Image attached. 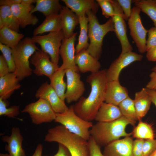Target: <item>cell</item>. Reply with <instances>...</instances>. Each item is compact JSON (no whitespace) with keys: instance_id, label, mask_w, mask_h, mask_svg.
Returning a JSON list of instances; mask_svg holds the SVG:
<instances>
[{"instance_id":"obj_24","label":"cell","mask_w":156,"mask_h":156,"mask_svg":"<svg viewBox=\"0 0 156 156\" xmlns=\"http://www.w3.org/2000/svg\"><path fill=\"white\" fill-rule=\"evenodd\" d=\"M122 116L117 106L103 102L99 109L94 118L97 122H107L117 119Z\"/></svg>"},{"instance_id":"obj_47","label":"cell","mask_w":156,"mask_h":156,"mask_svg":"<svg viewBox=\"0 0 156 156\" xmlns=\"http://www.w3.org/2000/svg\"><path fill=\"white\" fill-rule=\"evenodd\" d=\"M21 0H0V5H6L11 7L15 4H20Z\"/></svg>"},{"instance_id":"obj_27","label":"cell","mask_w":156,"mask_h":156,"mask_svg":"<svg viewBox=\"0 0 156 156\" xmlns=\"http://www.w3.org/2000/svg\"><path fill=\"white\" fill-rule=\"evenodd\" d=\"M62 29L61 19L60 14L46 17L42 23L34 31V36L47 32H53Z\"/></svg>"},{"instance_id":"obj_2","label":"cell","mask_w":156,"mask_h":156,"mask_svg":"<svg viewBox=\"0 0 156 156\" xmlns=\"http://www.w3.org/2000/svg\"><path fill=\"white\" fill-rule=\"evenodd\" d=\"M136 122L123 116L111 121L97 122L90 129V136L98 145L105 146L121 137L132 135V132H127L125 128L129 125L134 126Z\"/></svg>"},{"instance_id":"obj_30","label":"cell","mask_w":156,"mask_h":156,"mask_svg":"<svg viewBox=\"0 0 156 156\" xmlns=\"http://www.w3.org/2000/svg\"><path fill=\"white\" fill-rule=\"evenodd\" d=\"M66 70L59 68L49 78L50 84L59 96L63 101L65 99V94L66 84L64 80Z\"/></svg>"},{"instance_id":"obj_28","label":"cell","mask_w":156,"mask_h":156,"mask_svg":"<svg viewBox=\"0 0 156 156\" xmlns=\"http://www.w3.org/2000/svg\"><path fill=\"white\" fill-rule=\"evenodd\" d=\"M3 27L19 32L18 22L14 15L11 7L6 5L0 6V29Z\"/></svg>"},{"instance_id":"obj_10","label":"cell","mask_w":156,"mask_h":156,"mask_svg":"<svg viewBox=\"0 0 156 156\" xmlns=\"http://www.w3.org/2000/svg\"><path fill=\"white\" fill-rule=\"evenodd\" d=\"M115 12L112 17L114 25V32L120 43L122 54L132 51L133 48L127 35V29L125 20L128 19L125 15L117 0H111Z\"/></svg>"},{"instance_id":"obj_34","label":"cell","mask_w":156,"mask_h":156,"mask_svg":"<svg viewBox=\"0 0 156 156\" xmlns=\"http://www.w3.org/2000/svg\"><path fill=\"white\" fill-rule=\"evenodd\" d=\"M132 132L133 137L136 139H154V134L151 126L141 120Z\"/></svg>"},{"instance_id":"obj_50","label":"cell","mask_w":156,"mask_h":156,"mask_svg":"<svg viewBox=\"0 0 156 156\" xmlns=\"http://www.w3.org/2000/svg\"><path fill=\"white\" fill-rule=\"evenodd\" d=\"M36 0H21V4L27 5H32L34 3H36Z\"/></svg>"},{"instance_id":"obj_11","label":"cell","mask_w":156,"mask_h":156,"mask_svg":"<svg viewBox=\"0 0 156 156\" xmlns=\"http://www.w3.org/2000/svg\"><path fill=\"white\" fill-rule=\"evenodd\" d=\"M65 74L67 83L65 97L67 102L70 103L78 101L82 97L85 88L78 72L68 69L66 70Z\"/></svg>"},{"instance_id":"obj_52","label":"cell","mask_w":156,"mask_h":156,"mask_svg":"<svg viewBox=\"0 0 156 156\" xmlns=\"http://www.w3.org/2000/svg\"><path fill=\"white\" fill-rule=\"evenodd\" d=\"M155 62L156 64V61ZM152 71H156V65L152 68Z\"/></svg>"},{"instance_id":"obj_25","label":"cell","mask_w":156,"mask_h":156,"mask_svg":"<svg viewBox=\"0 0 156 156\" xmlns=\"http://www.w3.org/2000/svg\"><path fill=\"white\" fill-rule=\"evenodd\" d=\"M134 103L138 121L141 120L149 110L152 101L145 88L135 93Z\"/></svg>"},{"instance_id":"obj_43","label":"cell","mask_w":156,"mask_h":156,"mask_svg":"<svg viewBox=\"0 0 156 156\" xmlns=\"http://www.w3.org/2000/svg\"><path fill=\"white\" fill-rule=\"evenodd\" d=\"M8 64L2 54L0 55V77L10 73Z\"/></svg>"},{"instance_id":"obj_48","label":"cell","mask_w":156,"mask_h":156,"mask_svg":"<svg viewBox=\"0 0 156 156\" xmlns=\"http://www.w3.org/2000/svg\"><path fill=\"white\" fill-rule=\"evenodd\" d=\"M146 92L149 95L152 102L156 107V90H151L145 88Z\"/></svg>"},{"instance_id":"obj_38","label":"cell","mask_w":156,"mask_h":156,"mask_svg":"<svg viewBox=\"0 0 156 156\" xmlns=\"http://www.w3.org/2000/svg\"><path fill=\"white\" fill-rule=\"evenodd\" d=\"M156 150V139L144 140L143 144V156H149Z\"/></svg>"},{"instance_id":"obj_19","label":"cell","mask_w":156,"mask_h":156,"mask_svg":"<svg viewBox=\"0 0 156 156\" xmlns=\"http://www.w3.org/2000/svg\"><path fill=\"white\" fill-rule=\"evenodd\" d=\"M34 7L32 5L21 3L11 6L12 13L18 22L20 27L24 28L28 25H34L38 23V19L31 13Z\"/></svg>"},{"instance_id":"obj_9","label":"cell","mask_w":156,"mask_h":156,"mask_svg":"<svg viewBox=\"0 0 156 156\" xmlns=\"http://www.w3.org/2000/svg\"><path fill=\"white\" fill-rule=\"evenodd\" d=\"M140 10L134 6L131 9L130 16L128 20L130 35L135 44L139 52L143 53L146 51V35L148 30L143 26L140 13Z\"/></svg>"},{"instance_id":"obj_8","label":"cell","mask_w":156,"mask_h":156,"mask_svg":"<svg viewBox=\"0 0 156 156\" xmlns=\"http://www.w3.org/2000/svg\"><path fill=\"white\" fill-rule=\"evenodd\" d=\"M21 112L28 113L32 122L37 125L51 122L55 120L56 117V113L50 104L42 99L29 104Z\"/></svg>"},{"instance_id":"obj_39","label":"cell","mask_w":156,"mask_h":156,"mask_svg":"<svg viewBox=\"0 0 156 156\" xmlns=\"http://www.w3.org/2000/svg\"><path fill=\"white\" fill-rule=\"evenodd\" d=\"M148 37L146 42V51L156 46V27H152L148 30Z\"/></svg>"},{"instance_id":"obj_18","label":"cell","mask_w":156,"mask_h":156,"mask_svg":"<svg viewBox=\"0 0 156 156\" xmlns=\"http://www.w3.org/2000/svg\"><path fill=\"white\" fill-rule=\"evenodd\" d=\"M23 139L20 129L17 127L12 128L10 136L2 137V141L8 144L5 148L9 152L8 156H26L22 147Z\"/></svg>"},{"instance_id":"obj_23","label":"cell","mask_w":156,"mask_h":156,"mask_svg":"<svg viewBox=\"0 0 156 156\" xmlns=\"http://www.w3.org/2000/svg\"><path fill=\"white\" fill-rule=\"evenodd\" d=\"M71 10L78 16L86 15V13L91 10L96 13L99 5L93 0H62Z\"/></svg>"},{"instance_id":"obj_42","label":"cell","mask_w":156,"mask_h":156,"mask_svg":"<svg viewBox=\"0 0 156 156\" xmlns=\"http://www.w3.org/2000/svg\"><path fill=\"white\" fill-rule=\"evenodd\" d=\"M119 5L122 9L123 13L128 18L131 14V0H117Z\"/></svg>"},{"instance_id":"obj_46","label":"cell","mask_w":156,"mask_h":156,"mask_svg":"<svg viewBox=\"0 0 156 156\" xmlns=\"http://www.w3.org/2000/svg\"><path fill=\"white\" fill-rule=\"evenodd\" d=\"M146 57L149 61H156V46L147 51Z\"/></svg>"},{"instance_id":"obj_14","label":"cell","mask_w":156,"mask_h":156,"mask_svg":"<svg viewBox=\"0 0 156 156\" xmlns=\"http://www.w3.org/2000/svg\"><path fill=\"white\" fill-rule=\"evenodd\" d=\"M35 96L36 98L46 100L56 114L63 113L69 108L64 101L59 96L50 84L47 81L43 83L39 87Z\"/></svg>"},{"instance_id":"obj_35","label":"cell","mask_w":156,"mask_h":156,"mask_svg":"<svg viewBox=\"0 0 156 156\" xmlns=\"http://www.w3.org/2000/svg\"><path fill=\"white\" fill-rule=\"evenodd\" d=\"M5 101L0 98V116H6L8 117L15 118L19 113V106L13 105L7 108L8 105Z\"/></svg>"},{"instance_id":"obj_12","label":"cell","mask_w":156,"mask_h":156,"mask_svg":"<svg viewBox=\"0 0 156 156\" xmlns=\"http://www.w3.org/2000/svg\"><path fill=\"white\" fill-rule=\"evenodd\" d=\"M49 55L41 50L36 51L32 56L30 62L35 67L33 71L36 76L44 75L49 78L59 68L58 65L50 60Z\"/></svg>"},{"instance_id":"obj_51","label":"cell","mask_w":156,"mask_h":156,"mask_svg":"<svg viewBox=\"0 0 156 156\" xmlns=\"http://www.w3.org/2000/svg\"><path fill=\"white\" fill-rule=\"evenodd\" d=\"M149 156H156V150Z\"/></svg>"},{"instance_id":"obj_6","label":"cell","mask_w":156,"mask_h":156,"mask_svg":"<svg viewBox=\"0 0 156 156\" xmlns=\"http://www.w3.org/2000/svg\"><path fill=\"white\" fill-rule=\"evenodd\" d=\"M55 122L60 123L71 132L88 140L92 122L85 120L75 113L74 106L71 105L64 112L56 114Z\"/></svg>"},{"instance_id":"obj_20","label":"cell","mask_w":156,"mask_h":156,"mask_svg":"<svg viewBox=\"0 0 156 156\" xmlns=\"http://www.w3.org/2000/svg\"><path fill=\"white\" fill-rule=\"evenodd\" d=\"M75 63L79 71L82 73L90 72L96 73L99 70L101 64L96 59L88 52L83 49L75 55Z\"/></svg>"},{"instance_id":"obj_32","label":"cell","mask_w":156,"mask_h":156,"mask_svg":"<svg viewBox=\"0 0 156 156\" xmlns=\"http://www.w3.org/2000/svg\"><path fill=\"white\" fill-rule=\"evenodd\" d=\"M135 6L148 16L156 27V3L155 0H136L133 1Z\"/></svg>"},{"instance_id":"obj_4","label":"cell","mask_w":156,"mask_h":156,"mask_svg":"<svg viewBox=\"0 0 156 156\" xmlns=\"http://www.w3.org/2000/svg\"><path fill=\"white\" fill-rule=\"evenodd\" d=\"M86 14L88 18V36L90 43L87 50L89 53L99 60L102 53L103 41L109 32H114L113 22L111 17L105 23H99L96 13L89 10Z\"/></svg>"},{"instance_id":"obj_49","label":"cell","mask_w":156,"mask_h":156,"mask_svg":"<svg viewBox=\"0 0 156 156\" xmlns=\"http://www.w3.org/2000/svg\"><path fill=\"white\" fill-rule=\"evenodd\" d=\"M43 146L41 144H38L35 151L31 156H42V153L43 150Z\"/></svg>"},{"instance_id":"obj_36","label":"cell","mask_w":156,"mask_h":156,"mask_svg":"<svg viewBox=\"0 0 156 156\" xmlns=\"http://www.w3.org/2000/svg\"><path fill=\"white\" fill-rule=\"evenodd\" d=\"M0 50L8 64L10 73H14L16 66L12 56V49L7 45L0 43Z\"/></svg>"},{"instance_id":"obj_53","label":"cell","mask_w":156,"mask_h":156,"mask_svg":"<svg viewBox=\"0 0 156 156\" xmlns=\"http://www.w3.org/2000/svg\"><path fill=\"white\" fill-rule=\"evenodd\" d=\"M155 0V3H156V0Z\"/></svg>"},{"instance_id":"obj_41","label":"cell","mask_w":156,"mask_h":156,"mask_svg":"<svg viewBox=\"0 0 156 156\" xmlns=\"http://www.w3.org/2000/svg\"><path fill=\"white\" fill-rule=\"evenodd\" d=\"M144 140L136 139L133 141L132 152L133 156H143V144Z\"/></svg>"},{"instance_id":"obj_29","label":"cell","mask_w":156,"mask_h":156,"mask_svg":"<svg viewBox=\"0 0 156 156\" xmlns=\"http://www.w3.org/2000/svg\"><path fill=\"white\" fill-rule=\"evenodd\" d=\"M24 37L23 34L3 27L0 29V43L7 45L11 49L15 47Z\"/></svg>"},{"instance_id":"obj_22","label":"cell","mask_w":156,"mask_h":156,"mask_svg":"<svg viewBox=\"0 0 156 156\" xmlns=\"http://www.w3.org/2000/svg\"><path fill=\"white\" fill-rule=\"evenodd\" d=\"M19 81L14 73L0 77V98L5 101L10 98L15 90L21 88Z\"/></svg>"},{"instance_id":"obj_13","label":"cell","mask_w":156,"mask_h":156,"mask_svg":"<svg viewBox=\"0 0 156 156\" xmlns=\"http://www.w3.org/2000/svg\"><path fill=\"white\" fill-rule=\"evenodd\" d=\"M143 57L142 55L132 51L120 54L106 70L108 81L119 79L120 73L124 68L133 62L141 61Z\"/></svg>"},{"instance_id":"obj_40","label":"cell","mask_w":156,"mask_h":156,"mask_svg":"<svg viewBox=\"0 0 156 156\" xmlns=\"http://www.w3.org/2000/svg\"><path fill=\"white\" fill-rule=\"evenodd\" d=\"M88 141L90 156H103L101 151L100 146L96 143L91 136Z\"/></svg>"},{"instance_id":"obj_1","label":"cell","mask_w":156,"mask_h":156,"mask_svg":"<svg viewBox=\"0 0 156 156\" xmlns=\"http://www.w3.org/2000/svg\"><path fill=\"white\" fill-rule=\"evenodd\" d=\"M106 70L91 73L86 81L90 85V92L87 98L82 96L74 106L75 112L83 119L88 121L94 120L95 116L105 101L107 83Z\"/></svg>"},{"instance_id":"obj_31","label":"cell","mask_w":156,"mask_h":156,"mask_svg":"<svg viewBox=\"0 0 156 156\" xmlns=\"http://www.w3.org/2000/svg\"><path fill=\"white\" fill-rule=\"evenodd\" d=\"M78 17L80 29L78 43L75 49L76 54L83 49H87L89 45L88 42V18L86 14Z\"/></svg>"},{"instance_id":"obj_45","label":"cell","mask_w":156,"mask_h":156,"mask_svg":"<svg viewBox=\"0 0 156 156\" xmlns=\"http://www.w3.org/2000/svg\"><path fill=\"white\" fill-rule=\"evenodd\" d=\"M58 151L56 154L53 156H71L69 151L65 146L60 143H58Z\"/></svg>"},{"instance_id":"obj_33","label":"cell","mask_w":156,"mask_h":156,"mask_svg":"<svg viewBox=\"0 0 156 156\" xmlns=\"http://www.w3.org/2000/svg\"><path fill=\"white\" fill-rule=\"evenodd\" d=\"M118 106L122 116L126 118L135 122L138 120L133 100L129 96L122 101Z\"/></svg>"},{"instance_id":"obj_44","label":"cell","mask_w":156,"mask_h":156,"mask_svg":"<svg viewBox=\"0 0 156 156\" xmlns=\"http://www.w3.org/2000/svg\"><path fill=\"white\" fill-rule=\"evenodd\" d=\"M150 79L146 88L156 90V71H152L149 75Z\"/></svg>"},{"instance_id":"obj_17","label":"cell","mask_w":156,"mask_h":156,"mask_svg":"<svg viewBox=\"0 0 156 156\" xmlns=\"http://www.w3.org/2000/svg\"><path fill=\"white\" fill-rule=\"evenodd\" d=\"M127 89L120 84L119 79L108 81L105 97V103L118 106L129 96Z\"/></svg>"},{"instance_id":"obj_7","label":"cell","mask_w":156,"mask_h":156,"mask_svg":"<svg viewBox=\"0 0 156 156\" xmlns=\"http://www.w3.org/2000/svg\"><path fill=\"white\" fill-rule=\"evenodd\" d=\"M64 38L62 30L43 36H33L31 37L35 43L40 45L41 50L49 55L51 61L57 65L59 59L60 49Z\"/></svg>"},{"instance_id":"obj_16","label":"cell","mask_w":156,"mask_h":156,"mask_svg":"<svg viewBox=\"0 0 156 156\" xmlns=\"http://www.w3.org/2000/svg\"><path fill=\"white\" fill-rule=\"evenodd\" d=\"M133 140L130 136L113 141L104 146L103 156H133Z\"/></svg>"},{"instance_id":"obj_37","label":"cell","mask_w":156,"mask_h":156,"mask_svg":"<svg viewBox=\"0 0 156 156\" xmlns=\"http://www.w3.org/2000/svg\"><path fill=\"white\" fill-rule=\"evenodd\" d=\"M96 1L101 8L102 15L105 18L112 17L115 15L111 0H96Z\"/></svg>"},{"instance_id":"obj_3","label":"cell","mask_w":156,"mask_h":156,"mask_svg":"<svg viewBox=\"0 0 156 156\" xmlns=\"http://www.w3.org/2000/svg\"><path fill=\"white\" fill-rule=\"evenodd\" d=\"M44 140L63 144L71 156H90L88 140L71 132L62 125L50 129Z\"/></svg>"},{"instance_id":"obj_21","label":"cell","mask_w":156,"mask_h":156,"mask_svg":"<svg viewBox=\"0 0 156 156\" xmlns=\"http://www.w3.org/2000/svg\"><path fill=\"white\" fill-rule=\"evenodd\" d=\"M60 15L62 31L65 38L70 37L74 33L76 26L79 24L78 16L66 6H63Z\"/></svg>"},{"instance_id":"obj_5","label":"cell","mask_w":156,"mask_h":156,"mask_svg":"<svg viewBox=\"0 0 156 156\" xmlns=\"http://www.w3.org/2000/svg\"><path fill=\"white\" fill-rule=\"evenodd\" d=\"M31 38L26 37L12 49L15 65L14 73L20 81L30 76L33 71L30 66L29 59L35 52L39 50Z\"/></svg>"},{"instance_id":"obj_26","label":"cell","mask_w":156,"mask_h":156,"mask_svg":"<svg viewBox=\"0 0 156 156\" xmlns=\"http://www.w3.org/2000/svg\"><path fill=\"white\" fill-rule=\"evenodd\" d=\"M62 7L58 0H36V6L31 13L40 12L46 17L59 14Z\"/></svg>"},{"instance_id":"obj_15","label":"cell","mask_w":156,"mask_h":156,"mask_svg":"<svg viewBox=\"0 0 156 156\" xmlns=\"http://www.w3.org/2000/svg\"><path fill=\"white\" fill-rule=\"evenodd\" d=\"M77 33H74L70 38H64L62 41L59 50V55L62 60V64L60 67L61 69H71L78 72V68L75 63L74 43Z\"/></svg>"}]
</instances>
